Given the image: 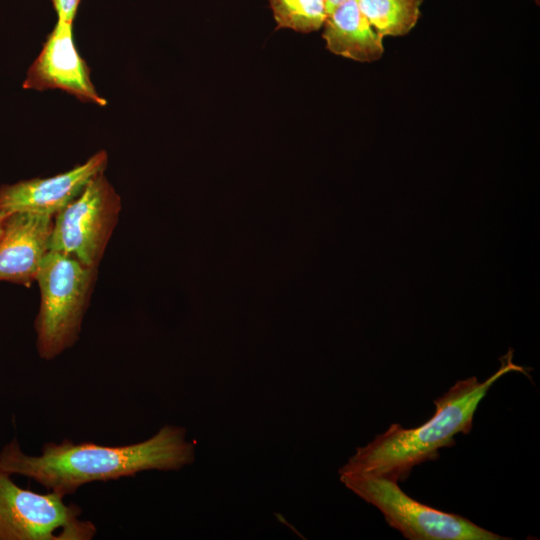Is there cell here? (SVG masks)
<instances>
[{"instance_id":"6da1fadb","label":"cell","mask_w":540,"mask_h":540,"mask_svg":"<svg viewBox=\"0 0 540 540\" xmlns=\"http://www.w3.org/2000/svg\"><path fill=\"white\" fill-rule=\"evenodd\" d=\"M194 444L186 430L165 425L141 442L106 446L91 442H47L40 455L25 454L16 439L0 451V470L22 475L63 498L92 482L132 477L148 470L171 471L195 460Z\"/></svg>"},{"instance_id":"7a4b0ae2","label":"cell","mask_w":540,"mask_h":540,"mask_svg":"<svg viewBox=\"0 0 540 540\" xmlns=\"http://www.w3.org/2000/svg\"><path fill=\"white\" fill-rule=\"evenodd\" d=\"M499 369L484 381L472 376L457 381L434 401L435 414L415 428L393 423L363 447H358L339 474L362 473L404 481L413 467L434 460L438 451L455 444L454 437L468 434L478 405L492 385L510 372L526 370L513 362L510 349L500 358Z\"/></svg>"},{"instance_id":"3957f363","label":"cell","mask_w":540,"mask_h":540,"mask_svg":"<svg viewBox=\"0 0 540 540\" xmlns=\"http://www.w3.org/2000/svg\"><path fill=\"white\" fill-rule=\"evenodd\" d=\"M97 272L59 252L44 257L36 277L40 306L34 322L43 360L55 359L78 341Z\"/></svg>"},{"instance_id":"277c9868","label":"cell","mask_w":540,"mask_h":540,"mask_svg":"<svg viewBox=\"0 0 540 540\" xmlns=\"http://www.w3.org/2000/svg\"><path fill=\"white\" fill-rule=\"evenodd\" d=\"M352 492L375 506L386 522L409 540H503L469 519L418 502L407 495L397 481L362 474H339Z\"/></svg>"},{"instance_id":"5b68a950","label":"cell","mask_w":540,"mask_h":540,"mask_svg":"<svg viewBox=\"0 0 540 540\" xmlns=\"http://www.w3.org/2000/svg\"><path fill=\"white\" fill-rule=\"evenodd\" d=\"M121 209L119 194L104 173L98 174L54 216L49 251L98 270Z\"/></svg>"},{"instance_id":"8992f818","label":"cell","mask_w":540,"mask_h":540,"mask_svg":"<svg viewBox=\"0 0 540 540\" xmlns=\"http://www.w3.org/2000/svg\"><path fill=\"white\" fill-rule=\"evenodd\" d=\"M81 514L78 505L24 489L0 470V540H91L97 527Z\"/></svg>"},{"instance_id":"52a82bcc","label":"cell","mask_w":540,"mask_h":540,"mask_svg":"<svg viewBox=\"0 0 540 540\" xmlns=\"http://www.w3.org/2000/svg\"><path fill=\"white\" fill-rule=\"evenodd\" d=\"M22 87L30 90L60 89L82 102L106 106L91 79L90 68L80 56L72 34V23L57 20L37 58L30 65Z\"/></svg>"},{"instance_id":"ba28073f","label":"cell","mask_w":540,"mask_h":540,"mask_svg":"<svg viewBox=\"0 0 540 540\" xmlns=\"http://www.w3.org/2000/svg\"><path fill=\"white\" fill-rule=\"evenodd\" d=\"M108 154L100 150L83 164L45 178L0 186V213L30 212L55 216L74 200L95 176L104 173Z\"/></svg>"},{"instance_id":"9c48e42d","label":"cell","mask_w":540,"mask_h":540,"mask_svg":"<svg viewBox=\"0 0 540 540\" xmlns=\"http://www.w3.org/2000/svg\"><path fill=\"white\" fill-rule=\"evenodd\" d=\"M54 217L30 212L6 215L0 236V281L29 287L49 252Z\"/></svg>"},{"instance_id":"30bf717a","label":"cell","mask_w":540,"mask_h":540,"mask_svg":"<svg viewBox=\"0 0 540 540\" xmlns=\"http://www.w3.org/2000/svg\"><path fill=\"white\" fill-rule=\"evenodd\" d=\"M323 38L329 51L359 62L378 60L383 38L360 11L356 0H348L327 15Z\"/></svg>"},{"instance_id":"8fae6325","label":"cell","mask_w":540,"mask_h":540,"mask_svg":"<svg viewBox=\"0 0 540 540\" xmlns=\"http://www.w3.org/2000/svg\"><path fill=\"white\" fill-rule=\"evenodd\" d=\"M373 29L383 38L403 36L417 24L422 0H356Z\"/></svg>"},{"instance_id":"7c38bea8","label":"cell","mask_w":540,"mask_h":540,"mask_svg":"<svg viewBox=\"0 0 540 540\" xmlns=\"http://www.w3.org/2000/svg\"><path fill=\"white\" fill-rule=\"evenodd\" d=\"M279 28L298 32L318 30L327 17L324 0H269Z\"/></svg>"},{"instance_id":"4fadbf2b","label":"cell","mask_w":540,"mask_h":540,"mask_svg":"<svg viewBox=\"0 0 540 540\" xmlns=\"http://www.w3.org/2000/svg\"><path fill=\"white\" fill-rule=\"evenodd\" d=\"M58 20L73 23L80 0H50Z\"/></svg>"},{"instance_id":"5bb4252c","label":"cell","mask_w":540,"mask_h":540,"mask_svg":"<svg viewBox=\"0 0 540 540\" xmlns=\"http://www.w3.org/2000/svg\"><path fill=\"white\" fill-rule=\"evenodd\" d=\"M348 0H324L327 15L334 11L338 6L345 3Z\"/></svg>"},{"instance_id":"9a60e30c","label":"cell","mask_w":540,"mask_h":540,"mask_svg":"<svg viewBox=\"0 0 540 540\" xmlns=\"http://www.w3.org/2000/svg\"><path fill=\"white\" fill-rule=\"evenodd\" d=\"M5 217H6V214L0 213V236H1V233H2L3 222H4Z\"/></svg>"},{"instance_id":"2e32d148","label":"cell","mask_w":540,"mask_h":540,"mask_svg":"<svg viewBox=\"0 0 540 540\" xmlns=\"http://www.w3.org/2000/svg\"><path fill=\"white\" fill-rule=\"evenodd\" d=\"M537 4L539 3V0H534Z\"/></svg>"}]
</instances>
